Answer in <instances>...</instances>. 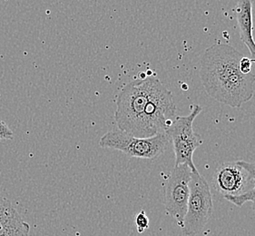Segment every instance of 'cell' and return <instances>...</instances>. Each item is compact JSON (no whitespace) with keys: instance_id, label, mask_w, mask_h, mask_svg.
Listing matches in <instances>:
<instances>
[{"instance_id":"cell-1","label":"cell","mask_w":255,"mask_h":236,"mask_svg":"<svg viewBox=\"0 0 255 236\" xmlns=\"http://www.w3.org/2000/svg\"><path fill=\"white\" fill-rule=\"evenodd\" d=\"M243 57L229 44L217 43L208 47L200 58L199 76L205 92L231 108H240L255 94V75H244L239 70Z\"/></svg>"},{"instance_id":"cell-2","label":"cell","mask_w":255,"mask_h":236,"mask_svg":"<svg viewBox=\"0 0 255 236\" xmlns=\"http://www.w3.org/2000/svg\"><path fill=\"white\" fill-rule=\"evenodd\" d=\"M158 79L138 78L126 85L117 98L115 121L120 131L139 137L143 113Z\"/></svg>"},{"instance_id":"cell-3","label":"cell","mask_w":255,"mask_h":236,"mask_svg":"<svg viewBox=\"0 0 255 236\" xmlns=\"http://www.w3.org/2000/svg\"><path fill=\"white\" fill-rule=\"evenodd\" d=\"M214 212L210 185L198 170L192 172L190 195L182 231L184 236H195L203 231Z\"/></svg>"},{"instance_id":"cell-4","label":"cell","mask_w":255,"mask_h":236,"mask_svg":"<svg viewBox=\"0 0 255 236\" xmlns=\"http://www.w3.org/2000/svg\"><path fill=\"white\" fill-rule=\"evenodd\" d=\"M171 139L166 133L149 138H138L118 130H112L103 135L99 145L103 148L121 151L131 157L153 160L170 147Z\"/></svg>"},{"instance_id":"cell-5","label":"cell","mask_w":255,"mask_h":236,"mask_svg":"<svg viewBox=\"0 0 255 236\" xmlns=\"http://www.w3.org/2000/svg\"><path fill=\"white\" fill-rule=\"evenodd\" d=\"M202 111L203 108L199 105L192 106L191 113L188 116H176L171 126L165 131L173 143L175 154V165L187 164L192 172L197 171L193 161L194 153L204 143L203 138L198 133H195L193 128L195 118Z\"/></svg>"},{"instance_id":"cell-6","label":"cell","mask_w":255,"mask_h":236,"mask_svg":"<svg viewBox=\"0 0 255 236\" xmlns=\"http://www.w3.org/2000/svg\"><path fill=\"white\" fill-rule=\"evenodd\" d=\"M192 170L187 164L174 165L164 186L163 203L165 211L181 228L187 209Z\"/></svg>"},{"instance_id":"cell-7","label":"cell","mask_w":255,"mask_h":236,"mask_svg":"<svg viewBox=\"0 0 255 236\" xmlns=\"http://www.w3.org/2000/svg\"><path fill=\"white\" fill-rule=\"evenodd\" d=\"M217 194L225 197L239 196L255 187L253 176L236 162H224L217 166L213 176Z\"/></svg>"},{"instance_id":"cell-8","label":"cell","mask_w":255,"mask_h":236,"mask_svg":"<svg viewBox=\"0 0 255 236\" xmlns=\"http://www.w3.org/2000/svg\"><path fill=\"white\" fill-rule=\"evenodd\" d=\"M29 230L10 201L0 196V236H28Z\"/></svg>"},{"instance_id":"cell-9","label":"cell","mask_w":255,"mask_h":236,"mask_svg":"<svg viewBox=\"0 0 255 236\" xmlns=\"http://www.w3.org/2000/svg\"><path fill=\"white\" fill-rule=\"evenodd\" d=\"M235 11L239 26L241 39L248 47L252 56V61L255 63V41L253 36V1L241 0L235 5Z\"/></svg>"},{"instance_id":"cell-10","label":"cell","mask_w":255,"mask_h":236,"mask_svg":"<svg viewBox=\"0 0 255 236\" xmlns=\"http://www.w3.org/2000/svg\"><path fill=\"white\" fill-rule=\"evenodd\" d=\"M237 163L240 164L241 166H243L244 168L247 170L250 173L254 183H255V187L252 190L245 193L244 195H239V196H230V197H225V199L234 204L235 206L241 207L244 206L245 203L251 202L252 203V209L255 212V163H248L246 161H237Z\"/></svg>"},{"instance_id":"cell-11","label":"cell","mask_w":255,"mask_h":236,"mask_svg":"<svg viewBox=\"0 0 255 236\" xmlns=\"http://www.w3.org/2000/svg\"><path fill=\"white\" fill-rule=\"evenodd\" d=\"M135 225L139 234H143V232L149 228V219L144 211H141L135 217Z\"/></svg>"},{"instance_id":"cell-12","label":"cell","mask_w":255,"mask_h":236,"mask_svg":"<svg viewBox=\"0 0 255 236\" xmlns=\"http://www.w3.org/2000/svg\"><path fill=\"white\" fill-rule=\"evenodd\" d=\"M252 66H253V61L251 58L246 57H243L241 58L240 62H239V70L242 74H244V75L250 74L252 71Z\"/></svg>"},{"instance_id":"cell-13","label":"cell","mask_w":255,"mask_h":236,"mask_svg":"<svg viewBox=\"0 0 255 236\" xmlns=\"http://www.w3.org/2000/svg\"><path fill=\"white\" fill-rule=\"evenodd\" d=\"M13 132L8 125L5 122L0 121V140H11L13 139Z\"/></svg>"}]
</instances>
